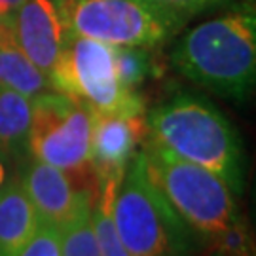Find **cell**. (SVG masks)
<instances>
[{
    "label": "cell",
    "mask_w": 256,
    "mask_h": 256,
    "mask_svg": "<svg viewBox=\"0 0 256 256\" xmlns=\"http://www.w3.org/2000/svg\"><path fill=\"white\" fill-rule=\"evenodd\" d=\"M146 135L171 154L214 173L232 192H243L241 140L209 101L190 93L174 95L148 114Z\"/></svg>",
    "instance_id": "obj_1"
},
{
    "label": "cell",
    "mask_w": 256,
    "mask_h": 256,
    "mask_svg": "<svg viewBox=\"0 0 256 256\" xmlns=\"http://www.w3.org/2000/svg\"><path fill=\"white\" fill-rule=\"evenodd\" d=\"M173 64L188 80L220 97L245 101L256 76V19L236 10L190 28L173 50Z\"/></svg>",
    "instance_id": "obj_2"
},
{
    "label": "cell",
    "mask_w": 256,
    "mask_h": 256,
    "mask_svg": "<svg viewBox=\"0 0 256 256\" xmlns=\"http://www.w3.org/2000/svg\"><path fill=\"white\" fill-rule=\"evenodd\" d=\"M112 218L129 256H194L192 230L148 178L140 154L116 188Z\"/></svg>",
    "instance_id": "obj_3"
},
{
    "label": "cell",
    "mask_w": 256,
    "mask_h": 256,
    "mask_svg": "<svg viewBox=\"0 0 256 256\" xmlns=\"http://www.w3.org/2000/svg\"><path fill=\"white\" fill-rule=\"evenodd\" d=\"M138 154L148 178L192 232L212 239L241 220L234 192L214 173L171 154L148 137Z\"/></svg>",
    "instance_id": "obj_4"
},
{
    "label": "cell",
    "mask_w": 256,
    "mask_h": 256,
    "mask_svg": "<svg viewBox=\"0 0 256 256\" xmlns=\"http://www.w3.org/2000/svg\"><path fill=\"white\" fill-rule=\"evenodd\" d=\"M55 4L68 34L114 48L160 46L188 18L158 0H55Z\"/></svg>",
    "instance_id": "obj_5"
},
{
    "label": "cell",
    "mask_w": 256,
    "mask_h": 256,
    "mask_svg": "<svg viewBox=\"0 0 256 256\" xmlns=\"http://www.w3.org/2000/svg\"><path fill=\"white\" fill-rule=\"evenodd\" d=\"M48 80L52 90L86 104L92 112L142 114L137 92L124 90L116 76L114 46L66 32L63 50Z\"/></svg>",
    "instance_id": "obj_6"
},
{
    "label": "cell",
    "mask_w": 256,
    "mask_h": 256,
    "mask_svg": "<svg viewBox=\"0 0 256 256\" xmlns=\"http://www.w3.org/2000/svg\"><path fill=\"white\" fill-rule=\"evenodd\" d=\"M92 110L63 93L32 99L27 150L34 160L74 174L90 167Z\"/></svg>",
    "instance_id": "obj_7"
},
{
    "label": "cell",
    "mask_w": 256,
    "mask_h": 256,
    "mask_svg": "<svg viewBox=\"0 0 256 256\" xmlns=\"http://www.w3.org/2000/svg\"><path fill=\"white\" fill-rule=\"evenodd\" d=\"M144 135L146 122L142 114L92 112L90 165L99 184L122 180Z\"/></svg>",
    "instance_id": "obj_8"
},
{
    "label": "cell",
    "mask_w": 256,
    "mask_h": 256,
    "mask_svg": "<svg viewBox=\"0 0 256 256\" xmlns=\"http://www.w3.org/2000/svg\"><path fill=\"white\" fill-rule=\"evenodd\" d=\"M8 25L21 52L50 76L66 38L55 0H23Z\"/></svg>",
    "instance_id": "obj_9"
},
{
    "label": "cell",
    "mask_w": 256,
    "mask_h": 256,
    "mask_svg": "<svg viewBox=\"0 0 256 256\" xmlns=\"http://www.w3.org/2000/svg\"><path fill=\"white\" fill-rule=\"evenodd\" d=\"M19 182L36 210L40 224L61 230L72 216L80 190L74 188L70 176L59 167L32 158Z\"/></svg>",
    "instance_id": "obj_10"
},
{
    "label": "cell",
    "mask_w": 256,
    "mask_h": 256,
    "mask_svg": "<svg viewBox=\"0 0 256 256\" xmlns=\"http://www.w3.org/2000/svg\"><path fill=\"white\" fill-rule=\"evenodd\" d=\"M40 226L36 210L19 180L0 190V256H19Z\"/></svg>",
    "instance_id": "obj_11"
},
{
    "label": "cell",
    "mask_w": 256,
    "mask_h": 256,
    "mask_svg": "<svg viewBox=\"0 0 256 256\" xmlns=\"http://www.w3.org/2000/svg\"><path fill=\"white\" fill-rule=\"evenodd\" d=\"M0 86L28 99L54 92L46 74L21 52L8 23H0Z\"/></svg>",
    "instance_id": "obj_12"
},
{
    "label": "cell",
    "mask_w": 256,
    "mask_h": 256,
    "mask_svg": "<svg viewBox=\"0 0 256 256\" xmlns=\"http://www.w3.org/2000/svg\"><path fill=\"white\" fill-rule=\"evenodd\" d=\"M32 99L0 86V156L19 158L27 150Z\"/></svg>",
    "instance_id": "obj_13"
},
{
    "label": "cell",
    "mask_w": 256,
    "mask_h": 256,
    "mask_svg": "<svg viewBox=\"0 0 256 256\" xmlns=\"http://www.w3.org/2000/svg\"><path fill=\"white\" fill-rule=\"evenodd\" d=\"M93 196L90 190H80L72 216L61 228V256H99L92 218Z\"/></svg>",
    "instance_id": "obj_14"
},
{
    "label": "cell",
    "mask_w": 256,
    "mask_h": 256,
    "mask_svg": "<svg viewBox=\"0 0 256 256\" xmlns=\"http://www.w3.org/2000/svg\"><path fill=\"white\" fill-rule=\"evenodd\" d=\"M118 184L120 180H106L99 186L97 194L93 196L92 218L99 256H129L128 248L124 247L116 232L114 218H112V205H114Z\"/></svg>",
    "instance_id": "obj_15"
},
{
    "label": "cell",
    "mask_w": 256,
    "mask_h": 256,
    "mask_svg": "<svg viewBox=\"0 0 256 256\" xmlns=\"http://www.w3.org/2000/svg\"><path fill=\"white\" fill-rule=\"evenodd\" d=\"M116 76L124 90L137 92L152 72V59L146 48H114Z\"/></svg>",
    "instance_id": "obj_16"
},
{
    "label": "cell",
    "mask_w": 256,
    "mask_h": 256,
    "mask_svg": "<svg viewBox=\"0 0 256 256\" xmlns=\"http://www.w3.org/2000/svg\"><path fill=\"white\" fill-rule=\"evenodd\" d=\"M19 256H61V230L40 224Z\"/></svg>",
    "instance_id": "obj_17"
},
{
    "label": "cell",
    "mask_w": 256,
    "mask_h": 256,
    "mask_svg": "<svg viewBox=\"0 0 256 256\" xmlns=\"http://www.w3.org/2000/svg\"><path fill=\"white\" fill-rule=\"evenodd\" d=\"M158 2L167 4V6L178 10V12H182V14H186L190 18L196 12H200L203 8H209L212 4H218L222 0H158Z\"/></svg>",
    "instance_id": "obj_18"
},
{
    "label": "cell",
    "mask_w": 256,
    "mask_h": 256,
    "mask_svg": "<svg viewBox=\"0 0 256 256\" xmlns=\"http://www.w3.org/2000/svg\"><path fill=\"white\" fill-rule=\"evenodd\" d=\"M21 2L23 0H0V23H8Z\"/></svg>",
    "instance_id": "obj_19"
},
{
    "label": "cell",
    "mask_w": 256,
    "mask_h": 256,
    "mask_svg": "<svg viewBox=\"0 0 256 256\" xmlns=\"http://www.w3.org/2000/svg\"><path fill=\"white\" fill-rule=\"evenodd\" d=\"M6 184V160L0 156V190Z\"/></svg>",
    "instance_id": "obj_20"
},
{
    "label": "cell",
    "mask_w": 256,
    "mask_h": 256,
    "mask_svg": "<svg viewBox=\"0 0 256 256\" xmlns=\"http://www.w3.org/2000/svg\"><path fill=\"white\" fill-rule=\"evenodd\" d=\"M207 256H234V254H230V252H226V250H222V248L210 245V248L207 250Z\"/></svg>",
    "instance_id": "obj_21"
}]
</instances>
